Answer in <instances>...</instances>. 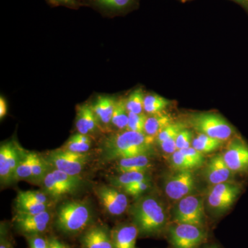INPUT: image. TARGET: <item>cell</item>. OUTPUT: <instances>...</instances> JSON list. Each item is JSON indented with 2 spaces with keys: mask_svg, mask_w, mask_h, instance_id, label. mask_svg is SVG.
Here are the masks:
<instances>
[{
  "mask_svg": "<svg viewBox=\"0 0 248 248\" xmlns=\"http://www.w3.org/2000/svg\"><path fill=\"white\" fill-rule=\"evenodd\" d=\"M154 139L145 133L127 130L111 135L103 141V159L108 161L148 155L153 149Z\"/></svg>",
  "mask_w": 248,
  "mask_h": 248,
  "instance_id": "cell-1",
  "label": "cell"
},
{
  "mask_svg": "<svg viewBox=\"0 0 248 248\" xmlns=\"http://www.w3.org/2000/svg\"><path fill=\"white\" fill-rule=\"evenodd\" d=\"M134 223L140 232L146 235L158 234L166 226L167 217L162 204L152 196L138 201L132 208Z\"/></svg>",
  "mask_w": 248,
  "mask_h": 248,
  "instance_id": "cell-2",
  "label": "cell"
},
{
  "mask_svg": "<svg viewBox=\"0 0 248 248\" xmlns=\"http://www.w3.org/2000/svg\"><path fill=\"white\" fill-rule=\"evenodd\" d=\"M92 218V210L86 201H68L59 207L55 223L62 232L76 234L84 231Z\"/></svg>",
  "mask_w": 248,
  "mask_h": 248,
  "instance_id": "cell-3",
  "label": "cell"
},
{
  "mask_svg": "<svg viewBox=\"0 0 248 248\" xmlns=\"http://www.w3.org/2000/svg\"><path fill=\"white\" fill-rule=\"evenodd\" d=\"M197 133L225 141L232 138L234 130L224 117L215 112L192 114L187 120Z\"/></svg>",
  "mask_w": 248,
  "mask_h": 248,
  "instance_id": "cell-4",
  "label": "cell"
},
{
  "mask_svg": "<svg viewBox=\"0 0 248 248\" xmlns=\"http://www.w3.org/2000/svg\"><path fill=\"white\" fill-rule=\"evenodd\" d=\"M169 236L174 248H198L206 238L202 227L179 223L170 227Z\"/></svg>",
  "mask_w": 248,
  "mask_h": 248,
  "instance_id": "cell-5",
  "label": "cell"
},
{
  "mask_svg": "<svg viewBox=\"0 0 248 248\" xmlns=\"http://www.w3.org/2000/svg\"><path fill=\"white\" fill-rule=\"evenodd\" d=\"M242 186L238 183L225 182L213 186L208 192L207 202L210 208L224 212L231 208L241 195Z\"/></svg>",
  "mask_w": 248,
  "mask_h": 248,
  "instance_id": "cell-6",
  "label": "cell"
},
{
  "mask_svg": "<svg viewBox=\"0 0 248 248\" xmlns=\"http://www.w3.org/2000/svg\"><path fill=\"white\" fill-rule=\"evenodd\" d=\"M54 169L68 173L71 175L79 176L84 166L89 161L86 153H76L73 152L58 150L52 152L46 160Z\"/></svg>",
  "mask_w": 248,
  "mask_h": 248,
  "instance_id": "cell-7",
  "label": "cell"
},
{
  "mask_svg": "<svg viewBox=\"0 0 248 248\" xmlns=\"http://www.w3.org/2000/svg\"><path fill=\"white\" fill-rule=\"evenodd\" d=\"M174 217L176 223L202 227L205 218L202 197L197 195H187L179 200Z\"/></svg>",
  "mask_w": 248,
  "mask_h": 248,
  "instance_id": "cell-8",
  "label": "cell"
},
{
  "mask_svg": "<svg viewBox=\"0 0 248 248\" xmlns=\"http://www.w3.org/2000/svg\"><path fill=\"white\" fill-rule=\"evenodd\" d=\"M222 155L227 166L234 174L248 175V144L242 138L233 137Z\"/></svg>",
  "mask_w": 248,
  "mask_h": 248,
  "instance_id": "cell-9",
  "label": "cell"
},
{
  "mask_svg": "<svg viewBox=\"0 0 248 248\" xmlns=\"http://www.w3.org/2000/svg\"><path fill=\"white\" fill-rule=\"evenodd\" d=\"M94 192L103 207L112 216H120L127 210L128 205L127 196L118 189L110 186H100L96 187Z\"/></svg>",
  "mask_w": 248,
  "mask_h": 248,
  "instance_id": "cell-10",
  "label": "cell"
},
{
  "mask_svg": "<svg viewBox=\"0 0 248 248\" xmlns=\"http://www.w3.org/2000/svg\"><path fill=\"white\" fill-rule=\"evenodd\" d=\"M195 188V176L192 170L178 171L165 183L166 195L172 200H181Z\"/></svg>",
  "mask_w": 248,
  "mask_h": 248,
  "instance_id": "cell-11",
  "label": "cell"
},
{
  "mask_svg": "<svg viewBox=\"0 0 248 248\" xmlns=\"http://www.w3.org/2000/svg\"><path fill=\"white\" fill-rule=\"evenodd\" d=\"M50 219L51 215L48 211L36 215L17 213L15 217V222L17 228L31 236L45 232L48 228Z\"/></svg>",
  "mask_w": 248,
  "mask_h": 248,
  "instance_id": "cell-12",
  "label": "cell"
},
{
  "mask_svg": "<svg viewBox=\"0 0 248 248\" xmlns=\"http://www.w3.org/2000/svg\"><path fill=\"white\" fill-rule=\"evenodd\" d=\"M19 153L12 143L1 145L0 148V178L2 183L14 180L15 172L19 163Z\"/></svg>",
  "mask_w": 248,
  "mask_h": 248,
  "instance_id": "cell-13",
  "label": "cell"
},
{
  "mask_svg": "<svg viewBox=\"0 0 248 248\" xmlns=\"http://www.w3.org/2000/svg\"><path fill=\"white\" fill-rule=\"evenodd\" d=\"M234 174L227 166L222 155H217L211 158L203 170L207 182L213 186L229 182Z\"/></svg>",
  "mask_w": 248,
  "mask_h": 248,
  "instance_id": "cell-14",
  "label": "cell"
},
{
  "mask_svg": "<svg viewBox=\"0 0 248 248\" xmlns=\"http://www.w3.org/2000/svg\"><path fill=\"white\" fill-rule=\"evenodd\" d=\"M83 248H114L111 232L102 226L91 227L81 236Z\"/></svg>",
  "mask_w": 248,
  "mask_h": 248,
  "instance_id": "cell-15",
  "label": "cell"
},
{
  "mask_svg": "<svg viewBox=\"0 0 248 248\" xmlns=\"http://www.w3.org/2000/svg\"><path fill=\"white\" fill-rule=\"evenodd\" d=\"M139 232L135 223L116 227L111 231L114 248H135Z\"/></svg>",
  "mask_w": 248,
  "mask_h": 248,
  "instance_id": "cell-16",
  "label": "cell"
},
{
  "mask_svg": "<svg viewBox=\"0 0 248 248\" xmlns=\"http://www.w3.org/2000/svg\"><path fill=\"white\" fill-rule=\"evenodd\" d=\"M99 126L98 121L92 107L84 104L79 107L77 115L76 128L78 133L89 135L94 133Z\"/></svg>",
  "mask_w": 248,
  "mask_h": 248,
  "instance_id": "cell-17",
  "label": "cell"
},
{
  "mask_svg": "<svg viewBox=\"0 0 248 248\" xmlns=\"http://www.w3.org/2000/svg\"><path fill=\"white\" fill-rule=\"evenodd\" d=\"M117 172H145L151 167V161L148 155H139L133 157L119 159L116 165Z\"/></svg>",
  "mask_w": 248,
  "mask_h": 248,
  "instance_id": "cell-18",
  "label": "cell"
},
{
  "mask_svg": "<svg viewBox=\"0 0 248 248\" xmlns=\"http://www.w3.org/2000/svg\"><path fill=\"white\" fill-rule=\"evenodd\" d=\"M50 172L60 187L62 197L76 192L81 185L79 176L71 175L57 169L52 170Z\"/></svg>",
  "mask_w": 248,
  "mask_h": 248,
  "instance_id": "cell-19",
  "label": "cell"
},
{
  "mask_svg": "<svg viewBox=\"0 0 248 248\" xmlns=\"http://www.w3.org/2000/svg\"><path fill=\"white\" fill-rule=\"evenodd\" d=\"M116 101L112 98L100 96L93 106L92 108L100 123L108 125L111 123Z\"/></svg>",
  "mask_w": 248,
  "mask_h": 248,
  "instance_id": "cell-20",
  "label": "cell"
},
{
  "mask_svg": "<svg viewBox=\"0 0 248 248\" xmlns=\"http://www.w3.org/2000/svg\"><path fill=\"white\" fill-rule=\"evenodd\" d=\"M172 122V117L169 114L163 112L153 114L147 117L144 133L148 136L156 138L161 130Z\"/></svg>",
  "mask_w": 248,
  "mask_h": 248,
  "instance_id": "cell-21",
  "label": "cell"
},
{
  "mask_svg": "<svg viewBox=\"0 0 248 248\" xmlns=\"http://www.w3.org/2000/svg\"><path fill=\"white\" fill-rule=\"evenodd\" d=\"M148 179L146 172H128L120 173V174L110 179V183L112 186L117 187H124L141 182Z\"/></svg>",
  "mask_w": 248,
  "mask_h": 248,
  "instance_id": "cell-22",
  "label": "cell"
},
{
  "mask_svg": "<svg viewBox=\"0 0 248 248\" xmlns=\"http://www.w3.org/2000/svg\"><path fill=\"white\" fill-rule=\"evenodd\" d=\"M223 143V141L221 140L199 133L198 135L193 139L192 147L203 154L216 151L217 148L222 146Z\"/></svg>",
  "mask_w": 248,
  "mask_h": 248,
  "instance_id": "cell-23",
  "label": "cell"
},
{
  "mask_svg": "<svg viewBox=\"0 0 248 248\" xmlns=\"http://www.w3.org/2000/svg\"><path fill=\"white\" fill-rule=\"evenodd\" d=\"M49 205L45 203H37L32 201L23 198L17 195L16 199V207L17 213L27 214V215H36V214L48 211Z\"/></svg>",
  "mask_w": 248,
  "mask_h": 248,
  "instance_id": "cell-24",
  "label": "cell"
},
{
  "mask_svg": "<svg viewBox=\"0 0 248 248\" xmlns=\"http://www.w3.org/2000/svg\"><path fill=\"white\" fill-rule=\"evenodd\" d=\"M170 105V101L166 98L158 95V94H152L145 96L144 103H143V110L147 113H159L163 112Z\"/></svg>",
  "mask_w": 248,
  "mask_h": 248,
  "instance_id": "cell-25",
  "label": "cell"
},
{
  "mask_svg": "<svg viewBox=\"0 0 248 248\" xmlns=\"http://www.w3.org/2000/svg\"><path fill=\"white\" fill-rule=\"evenodd\" d=\"M111 123L120 130L127 128L128 123V111L125 106V100L120 99L116 102L115 110Z\"/></svg>",
  "mask_w": 248,
  "mask_h": 248,
  "instance_id": "cell-26",
  "label": "cell"
},
{
  "mask_svg": "<svg viewBox=\"0 0 248 248\" xmlns=\"http://www.w3.org/2000/svg\"><path fill=\"white\" fill-rule=\"evenodd\" d=\"M35 155V153H29L24 156V159L19 161L15 172L14 179L20 180L32 179V164Z\"/></svg>",
  "mask_w": 248,
  "mask_h": 248,
  "instance_id": "cell-27",
  "label": "cell"
},
{
  "mask_svg": "<svg viewBox=\"0 0 248 248\" xmlns=\"http://www.w3.org/2000/svg\"><path fill=\"white\" fill-rule=\"evenodd\" d=\"M144 94L141 89L135 90L125 100V106L129 112L141 114L143 110Z\"/></svg>",
  "mask_w": 248,
  "mask_h": 248,
  "instance_id": "cell-28",
  "label": "cell"
},
{
  "mask_svg": "<svg viewBox=\"0 0 248 248\" xmlns=\"http://www.w3.org/2000/svg\"><path fill=\"white\" fill-rule=\"evenodd\" d=\"M93 2L102 9L109 11H123L132 4L134 0H92Z\"/></svg>",
  "mask_w": 248,
  "mask_h": 248,
  "instance_id": "cell-29",
  "label": "cell"
},
{
  "mask_svg": "<svg viewBox=\"0 0 248 248\" xmlns=\"http://www.w3.org/2000/svg\"><path fill=\"white\" fill-rule=\"evenodd\" d=\"M147 117H148L143 113L135 114L128 112V123L126 130L144 133Z\"/></svg>",
  "mask_w": 248,
  "mask_h": 248,
  "instance_id": "cell-30",
  "label": "cell"
},
{
  "mask_svg": "<svg viewBox=\"0 0 248 248\" xmlns=\"http://www.w3.org/2000/svg\"><path fill=\"white\" fill-rule=\"evenodd\" d=\"M185 124L183 122H173L172 124L166 126L164 130H161L159 133V135L156 136V141L158 144H161L162 142L166 141V140H169L173 135L178 134L179 132L182 131L183 129L186 128Z\"/></svg>",
  "mask_w": 248,
  "mask_h": 248,
  "instance_id": "cell-31",
  "label": "cell"
},
{
  "mask_svg": "<svg viewBox=\"0 0 248 248\" xmlns=\"http://www.w3.org/2000/svg\"><path fill=\"white\" fill-rule=\"evenodd\" d=\"M170 161L173 169L177 171L192 170L196 169L180 151H177L172 153Z\"/></svg>",
  "mask_w": 248,
  "mask_h": 248,
  "instance_id": "cell-32",
  "label": "cell"
},
{
  "mask_svg": "<svg viewBox=\"0 0 248 248\" xmlns=\"http://www.w3.org/2000/svg\"><path fill=\"white\" fill-rule=\"evenodd\" d=\"M47 164H48L46 160L44 159L35 153L32 164V179L35 180L43 179L47 174Z\"/></svg>",
  "mask_w": 248,
  "mask_h": 248,
  "instance_id": "cell-33",
  "label": "cell"
},
{
  "mask_svg": "<svg viewBox=\"0 0 248 248\" xmlns=\"http://www.w3.org/2000/svg\"><path fill=\"white\" fill-rule=\"evenodd\" d=\"M180 151L196 169L202 166L205 161L203 153L197 151L193 147L190 146L185 149L180 150Z\"/></svg>",
  "mask_w": 248,
  "mask_h": 248,
  "instance_id": "cell-34",
  "label": "cell"
},
{
  "mask_svg": "<svg viewBox=\"0 0 248 248\" xmlns=\"http://www.w3.org/2000/svg\"><path fill=\"white\" fill-rule=\"evenodd\" d=\"M17 195L23 197V198L32 201V202H37V203L50 205V200H49L48 196L46 195L45 192H42V191H19L18 192Z\"/></svg>",
  "mask_w": 248,
  "mask_h": 248,
  "instance_id": "cell-35",
  "label": "cell"
},
{
  "mask_svg": "<svg viewBox=\"0 0 248 248\" xmlns=\"http://www.w3.org/2000/svg\"><path fill=\"white\" fill-rule=\"evenodd\" d=\"M193 139V133L191 130L186 128L183 129L182 131L178 134L176 141L178 151L185 149L192 146Z\"/></svg>",
  "mask_w": 248,
  "mask_h": 248,
  "instance_id": "cell-36",
  "label": "cell"
},
{
  "mask_svg": "<svg viewBox=\"0 0 248 248\" xmlns=\"http://www.w3.org/2000/svg\"><path fill=\"white\" fill-rule=\"evenodd\" d=\"M151 184H150L149 179H146V180L135 183V184L127 186V187H124L123 190L125 193L128 194V195L138 197L146 192L149 188Z\"/></svg>",
  "mask_w": 248,
  "mask_h": 248,
  "instance_id": "cell-37",
  "label": "cell"
},
{
  "mask_svg": "<svg viewBox=\"0 0 248 248\" xmlns=\"http://www.w3.org/2000/svg\"><path fill=\"white\" fill-rule=\"evenodd\" d=\"M91 143H82L70 138L66 142L63 149L65 151L76 153H86L91 148Z\"/></svg>",
  "mask_w": 248,
  "mask_h": 248,
  "instance_id": "cell-38",
  "label": "cell"
},
{
  "mask_svg": "<svg viewBox=\"0 0 248 248\" xmlns=\"http://www.w3.org/2000/svg\"><path fill=\"white\" fill-rule=\"evenodd\" d=\"M179 133H180V132H179ZM178 134L173 135V136L169 138V140H166V141L162 142V143L160 144L163 151L167 153V154L172 155L174 152L178 151L177 144H176Z\"/></svg>",
  "mask_w": 248,
  "mask_h": 248,
  "instance_id": "cell-39",
  "label": "cell"
},
{
  "mask_svg": "<svg viewBox=\"0 0 248 248\" xmlns=\"http://www.w3.org/2000/svg\"><path fill=\"white\" fill-rule=\"evenodd\" d=\"M29 244L31 248H48V240L40 235L31 236L29 239Z\"/></svg>",
  "mask_w": 248,
  "mask_h": 248,
  "instance_id": "cell-40",
  "label": "cell"
},
{
  "mask_svg": "<svg viewBox=\"0 0 248 248\" xmlns=\"http://www.w3.org/2000/svg\"><path fill=\"white\" fill-rule=\"evenodd\" d=\"M48 248H69L67 245L55 238H51L48 240Z\"/></svg>",
  "mask_w": 248,
  "mask_h": 248,
  "instance_id": "cell-41",
  "label": "cell"
},
{
  "mask_svg": "<svg viewBox=\"0 0 248 248\" xmlns=\"http://www.w3.org/2000/svg\"><path fill=\"white\" fill-rule=\"evenodd\" d=\"M71 139L76 140V141L82 142V143H91V140L89 135H83V134H76V135L72 136Z\"/></svg>",
  "mask_w": 248,
  "mask_h": 248,
  "instance_id": "cell-42",
  "label": "cell"
},
{
  "mask_svg": "<svg viewBox=\"0 0 248 248\" xmlns=\"http://www.w3.org/2000/svg\"><path fill=\"white\" fill-rule=\"evenodd\" d=\"M7 113V105L4 98L0 97V118L2 120Z\"/></svg>",
  "mask_w": 248,
  "mask_h": 248,
  "instance_id": "cell-43",
  "label": "cell"
},
{
  "mask_svg": "<svg viewBox=\"0 0 248 248\" xmlns=\"http://www.w3.org/2000/svg\"><path fill=\"white\" fill-rule=\"evenodd\" d=\"M48 1L53 4L71 6L76 4V0H48Z\"/></svg>",
  "mask_w": 248,
  "mask_h": 248,
  "instance_id": "cell-44",
  "label": "cell"
},
{
  "mask_svg": "<svg viewBox=\"0 0 248 248\" xmlns=\"http://www.w3.org/2000/svg\"><path fill=\"white\" fill-rule=\"evenodd\" d=\"M233 1H236V2L239 3V4L244 5L246 8L248 9V0H233Z\"/></svg>",
  "mask_w": 248,
  "mask_h": 248,
  "instance_id": "cell-45",
  "label": "cell"
},
{
  "mask_svg": "<svg viewBox=\"0 0 248 248\" xmlns=\"http://www.w3.org/2000/svg\"><path fill=\"white\" fill-rule=\"evenodd\" d=\"M0 248H10L9 244H6L4 241H2L1 239V245H0Z\"/></svg>",
  "mask_w": 248,
  "mask_h": 248,
  "instance_id": "cell-46",
  "label": "cell"
},
{
  "mask_svg": "<svg viewBox=\"0 0 248 248\" xmlns=\"http://www.w3.org/2000/svg\"><path fill=\"white\" fill-rule=\"evenodd\" d=\"M217 248V247H211V248Z\"/></svg>",
  "mask_w": 248,
  "mask_h": 248,
  "instance_id": "cell-47",
  "label": "cell"
}]
</instances>
